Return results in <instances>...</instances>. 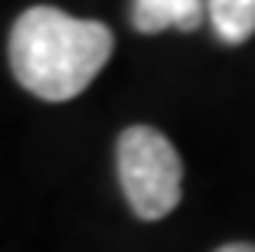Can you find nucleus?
<instances>
[{"instance_id":"obj_5","label":"nucleus","mask_w":255,"mask_h":252,"mask_svg":"<svg viewBox=\"0 0 255 252\" xmlns=\"http://www.w3.org/2000/svg\"><path fill=\"white\" fill-rule=\"evenodd\" d=\"M216 252H255V246H249V243H229V246H219Z\"/></svg>"},{"instance_id":"obj_4","label":"nucleus","mask_w":255,"mask_h":252,"mask_svg":"<svg viewBox=\"0 0 255 252\" xmlns=\"http://www.w3.org/2000/svg\"><path fill=\"white\" fill-rule=\"evenodd\" d=\"M213 30L229 46L246 43L255 33V0H206Z\"/></svg>"},{"instance_id":"obj_3","label":"nucleus","mask_w":255,"mask_h":252,"mask_svg":"<svg viewBox=\"0 0 255 252\" xmlns=\"http://www.w3.org/2000/svg\"><path fill=\"white\" fill-rule=\"evenodd\" d=\"M203 0H134L131 3V23L137 33H160L167 26L177 30H196L203 23Z\"/></svg>"},{"instance_id":"obj_2","label":"nucleus","mask_w":255,"mask_h":252,"mask_svg":"<svg viewBox=\"0 0 255 252\" xmlns=\"http://www.w3.org/2000/svg\"><path fill=\"white\" fill-rule=\"evenodd\" d=\"M118 180L141 220H164L180 203V154L157 128L134 125L118 138Z\"/></svg>"},{"instance_id":"obj_1","label":"nucleus","mask_w":255,"mask_h":252,"mask_svg":"<svg viewBox=\"0 0 255 252\" xmlns=\"http://www.w3.org/2000/svg\"><path fill=\"white\" fill-rule=\"evenodd\" d=\"M112 30L56 7H30L10 33V69L26 92L46 102H69L92 85L108 56Z\"/></svg>"}]
</instances>
